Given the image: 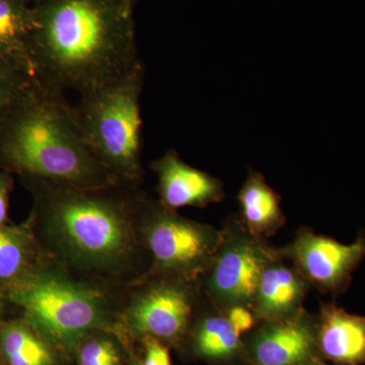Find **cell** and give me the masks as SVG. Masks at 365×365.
<instances>
[{"instance_id": "8992f818", "label": "cell", "mask_w": 365, "mask_h": 365, "mask_svg": "<svg viewBox=\"0 0 365 365\" xmlns=\"http://www.w3.org/2000/svg\"><path fill=\"white\" fill-rule=\"evenodd\" d=\"M139 232L150 261L148 277L200 281L222 239L220 228L196 222L148 196Z\"/></svg>"}, {"instance_id": "5b68a950", "label": "cell", "mask_w": 365, "mask_h": 365, "mask_svg": "<svg viewBox=\"0 0 365 365\" xmlns=\"http://www.w3.org/2000/svg\"><path fill=\"white\" fill-rule=\"evenodd\" d=\"M143 63L130 71L81 93L73 106L86 145L118 181L141 185L143 168L140 96Z\"/></svg>"}, {"instance_id": "9a60e30c", "label": "cell", "mask_w": 365, "mask_h": 365, "mask_svg": "<svg viewBox=\"0 0 365 365\" xmlns=\"http://www.w3.org/2000/svg\"><path fill=\"white\" fill-rule=\"evenodd\" d=\"M237 216L255 237L268 241L287 223L280 196L257 170H249L248 177L237 194Z\"/></svg>"}, {"instance_id": "44dd1931", "label": "cell", "mask_w": 365, "mask_h": 365, "mask_svg": "<svg viewBox=\"0 0 365 365\" xmlns=\"http://www.w3.org/2000/svg\"><path fill=\"white\" fill-rule=\"evenodd\" d=\"M222 312L241 336L248 333L258 324L251 307L235 306L228 307Z\"/></svg>"}, {"instance_id": "6da1fadb", "label": "cell", "mask_w": 365, "mask_h": 365, "mask_svg": "<svg viewBox=\"0 0 365 365\" xmlns=\"http://www.w3.org/2000/svg\"><path fill=\"white\" fill-rule=\"evenodd\" d=\"M35 197L34 220L41 227L49 263L76 279L113 292L148 278L139 216L148 194L141 185L116 182L81 188L25 179Z\"/></svg>"}, {"instance_id": "3957f363", "label": "cell", "mask_w": 365, "mask_h": 365, "mask_svg": "<svg viewBox=\"0 0 365 365\" xmlns=\"http://www.w3.org/2000/svg\"><path fill=\"white\" fill-rule=\"evenodd\" d=\"M0 168L23 179L102 188L121 182L86 145L63 91L32 78L0 121Z\"/></svg>"}, {"instance_id": "9c48e42d", "label": "cell", "mask_w": 365, "mask_h": 365, "mask_svg": "<svg viewBox=\"0 0 365 365\" xmlns=\"http://www.w3.org/2000/svg\"><path fill=\"white\" fill-rule=\"evenodd\" d=\"M278 249L312 289L337 297L348 289L352 274L365 259V232L352 244L345 245L302 227L292 242Z\"/></svg>"}, {"instance_id": "ba28073f", "label": "cell", "mask_w": 365, "mask_h": 365, "mask_svg": "<svg viewBox=\"0 0 365 365\" xmlns=\"http://www.w3.org/2000/svg\"><path fill=\"white\" fill-rule=\"evenodd\" d=\"M220 230L218 248L200 279L201 292L222 311L235 306L252 309L262 270L275 247L252 235L237 215L227 218Z\"/></svg>"}, {"instance_id": "7a4b0ae2", "label": "cell", "mask_w": 365, "mask_h": 365, "mask_svg": "<svg viewBox=\"0 0 365 365\" xmlns=\"http://www.w3.org/2000/svg\"><path fill=\"white\" fill-rule=\"evenodd\" d=\"M136 0H38L30 53L35 78L79 95L141 64Z\"/></svg>"}, {"instance_id": "8fae6325", "label": "cell", "mask_w": 365, "mask_h": 365, "mask_svg": "<svg viewBox=\"0 0 365 365\" xmlns=\"http://www.w3.org/2000/svg\"><path fill=\"white\" fill-rule=\"evenodd\" d=\"M150 167L158 177V200L170 210L206 208L225 198L222 180L185 163L177 151H167Z\"/></svg>"}, {"instance_id": "277c9868", "label": "cell", "mask_w": 365, "mask_h": 365, "mask_svg": "<svg viewBox=\"0 0 365 365\" xmlns=\"http://www.w3.org/2000/svg\"><path fill=\"white\" fill-rule=\"evenodd\" d=\"M9 295L60 349H74L93 331H113L120 324V292L76 279L51 263L16 281Z\"/></svg>"}, {"instance_id": "4316f807", "label": "cell", "mask_w": 365, "mask_h": 365, "mask_svg": "<svg viewBox=\"0 0 365 365\" xmlns=\"http://www.w3.org/2000/svg\"><path fill=\"white\" fill-rule=\"evenodd\" d=\"M136 1H137V0H136Z\"/></svg>"}, {"instance_id": "ac0fdd59", "label": "cell", "mask_w": 365, "mask_h": 365, "mask_svg": "<svg viewBox=\"0 0 365 365\" xmlns=\"http://www.w3.org/2000/svg\"><path fill=\"white\" fill-rule=\"evenodd\" d=\"M34 244L32 232L28 228L0 227V281L16 282L26 276L35 252Z\"/></svg>"}, {"instance_id": "7c38bea8", "label": "cell", "mask_w": 365, "mask_h": 365, "mask_svg": "<svg viewBox=\"0 0 365 365\" xmlns=\"http://www.w3.org/2000/svg\"><path fill=\"white\" fill-rule=\"evenodd\" d=\"M311 290L309 282L275 247L257 285L252 307L257 323L297 316L306 309L304 300Z\"/></svg>"}, {"instance_id": "e0dca14e", "label": "cell", "mask_w": 365, "mask_h": 365, "mask_svg": "<svg viewBox=\"0 0 365 365\" xmlns=\"http://www.w3.org/2000/svg\"><path fill=\"white\" fill-rule=\"evenodd\" d=\"M51 346L55 345L45 336L40 337L24 324L7 326L1 335L2 350L9 365H56Z\"/></svg>"}, {"instance_id": "7402d4cb", "label": "cell", "mask_w": 365, "mask_h": 365, "mask_svg": "<svg viewBox=\"0 0 365 365\" xmlns=\"http://www.w3.org/2000/svg\"><path fill=\"white\" fill-rule=\"evenodd\" d=\"M145 353L140 365H172L170 347L153 338H145Z\"/></svg>"}, {"instance_id": "2e32d148", "label": "cell", "mask_w": 365, "mask_h": 365, "mask_svg": "<svg viewBox=\"0 0 365 365\" xmlns=\"http://www.w3.org/2000/svg\"><path fill=\"white\" fill-rule=\"evenodd\" d=\"M33 30L32 4L26 0H0V58L35 78L30 53Z\"/></svg>"}, {"instance_id": "603a6c76", "label": "cell", "mask_w": 365, "mask_h": 365, "mask_svg": "<svg viewBox=\"0 0 365 365\" xmlns=\"http://www.w3.org/2000/svg\"><path fill=\"white\" fill-rule=\"evenodd\" d=\"M11 187H13V180L9 173L0 172V227L6 223Z\"/></svg>"}, {"instance_id": "d4e9b609", "label": "cell", "mask_w": 365, "mask_h": 365, "mask_svg": "<svg viewBox=\"0 0 365 365\" xmlns=\"http://www.w3.org/2000/svg\"><path fill=\"white\" fill-rule=\"evenodd\" d=\"M26 1L30 2V4H34V2L38 1V0H26Z\"/></svg>"}, {"instance_id": "5bb4252c", "label": "cell", "mask_w": 365, "mask_h": 365, "mask_svg": "<svg viewBox=\"0 0 365 365\" xmlns=\"http://www.w3.org/2000/svg\"><path fill=\"white\" fill-rule=\"evenodd\" d=\"M317 341L330 365H365V316L347 313L335 302H321Z\"/></svg>"}, {"instance_id": "52a82bcc", "label": "cell", "mask_w": 365, "mask_h": 365, "mask_svg": "<svg viewBox=\"0 0 365 365\" xmlns=\"http://www.w3.org/2000/svg\"><path fill=\"white\" fill-rule=\"evenodd\" d=\"M202 299L200 281L148 277L120 294L119 322L143 339L181 345Z\"/></svg>"}, {"instance_id": "484cf974", "label": "cell", "mask_w": 365, "mask_h": 365, "mask_svg": "<svg viewBox=\"0 0 365 365\" xmlns=\"http://www.w3.org/2000/svg\"><path fill=\"white\" fill-rule=\"evenodd\" d=\"M134 365H140V364H134Z\"/></svg>"}, {"instance_id": "cb8c5ba5", "label": "cell", "mask_w": 365, "mask_h": 365, "mask_svg": "<svg viewBox=\"0 0 365 365\" xmlns=\"http://www.w3.org/2000/svg\"><path fill=\"white\" fill-rule=\"evenodd\" d=\"M1 312H2V302H1V299H0V316H1Z\"/></svg>"}, {"instance_id": "d6986e66", "label": "cell", "mask_w": 365, "mask_h": 365, "mask_svg": "<svg viewBox=\"0 0 365 365\" xmlns=\"http://www.w3.org/2000/svg\"><path fill=\"white\" fill-rule=\"evenodd\" d=\"M95 332V331H93ZM88 334L74 349L78 351V365H120L121 355L118 345L106 335L96 337Z\"/></svg>"}, {"instance_id": "ffe728a7", "label": "cell", "mask_w": 365, "mask_h": 365, "mask_svg": "<svg viewBox=\"0 0 365 365\" xmlns=\"http://www.w3.org/2000/svg\"><path fill=\"white\" fill-rule=\"evenodd\" d=\"M31 79L0 58V121Z\"/></svg>"}, {"instance_id": "30bf717a", "label": "cell", "mask_w": 365, "mask_h": 365, "mask_svg": "<svg viewBox=\"0 0 365 365\" xmlns=\"http://www.w3.org/2000/svg\"><path fill=\"white\" fill-rule=\"evenodd\" d=\"M246 365H330L317 341V314L306 309L280 321L260 322L242 335Z\"/></svg>"}, {"instance_id": "4fadbf2b", "label": "cell", "mask_w": 365, "mask_h": 365, "mask_svg": "<svg viewBox=\"0 0 365 365\" xmlns=\"http://www.w3.org/2000/svg\"><path fill=\"white\" fill-rule=\"evenodd\" d=\"M181 345H187L192 356L212 365H246L242 336L204 297Z\"/></svg>"}]
</instances>
